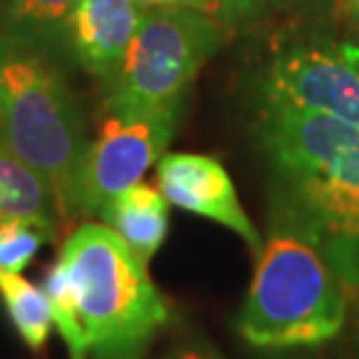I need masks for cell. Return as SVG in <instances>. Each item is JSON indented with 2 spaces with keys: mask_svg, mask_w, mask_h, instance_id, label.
I'll return each instance as SVG.
<instances>
[{
  "mask_svg": "<svg viewBox=\"0 0 359 359\" xmlns=\"http://www.w3.org/2000/svg\"><path fill=\"white\" fill-rule=\"evenodd\" d=\"M257 135L273 170V224L311 241L359 304V128L262 105Z\"/></svg>",
  "mask_w": 359,
  "mask_h": 359,
  "instance_id": "cell-1",
  "label": "cell"
},
{
  "mask_svg": "<svg viewBox=\"0 0 359 359\" xmlns=\"http://www.w3.org/2000/svg\"><path fill=\"white\" fill-rule=\"evenodd\" d=\"M56 264L68 278L77 325L96 359H138L168 322V304L145 262L105 224L77 226Z\"/></svg>",
  "mask_w": 359,
  "mask_h": 359,
  "instance_id": "cell-2",
  "label": "cell"
},
{
  "mask_svg": "<svg viewBox=\"0 0 359 359\" xmlns=\"http://www.w3.org/2000/svg\"><path fill=\"white\" fill-rule=\"evenodd\" d=\"M0 140L49 187L59 219H75L87 152L82 114L45 56L0 35Z\"/></svg>",
  "mask_w": 359,
  "mask_h": 359,
  "instance_id": "cell-3",
  "label": "cell"
},
{
  "mask_svg": "<svg viewBox=\"0 0 359 359\" xmlns=\"http://www.w3.org/2000/svg\"><path fill=\"white\" fill-rule=\"evenodd\" d=\"M350 299L327 257L301 233L273 224L238 332L257 348H308L346 327Z\"/></svg>",
  "mask_w": 359,
  "mask_h": 359,
  "instance_id": "cell-4",
  "label": "cell"
},
{
  "mask_svg": "<svg viewBox=\"0 0 359 359\" xmlns=\"http://www.w3.org/2000/svg\"><path fill=\"white\" fill-rule=\"evenodd\" d=\"M224 28L191 7H149L105 100L107 114L149 112L182 103L187 87L215 56Z\"/></svg>",
  "mask_w": 359,
  "mask_h": 359,
  "instance_id": "cell-5",
  "label": "cell"
},
{
  "mask_svg": "<svg viewBox=\"0 0 359 359\" xmlns=\"http://www.w3.org/2000/svg\"><path fill=\"white\" fill-rule=\"evenodd\" d=\"M262 105L292 107L359 128V45L320 31H292L273 47Z\"/></svg>",
  "mask_w": 359,
  "mask_h": 359,
  "instance_id": "cell-6",
  "label": "cell"
},
{
  "mask_svg": "<svg viewBox=\"0 0 359 359\" xmlns=\"http://www.w3.org/2000/svg\"><path fill=\"white\" fill-rule=\"evenodd\" d=\"M182 103L133 114H107L84 152L75 189L77 215H98L114 194L138 184L177 131Z\"/></svg>",
  "mask_w": 359,
  "mask_h": 359,
  "instance_id": "cell-7",
  "label": "cell"
},
{
  "mask_svg": "<svg viewBox=\"0 0 359 359\" xmlns=\"http://www.w3.org/2000/svg\"><path fill=\"white\" fill-rule=\"evenodd\" d=\"M156 182L168 203L231 229L255 252H262V236L243 210L231 177L217 159L205 154H166L156 166Z\"/></svg>",
  "mask_w": 359,
  "mask_h": 359,
  "instance_id": "cell-8",
  "label": "cell"
},
{
  "mask_svg": "<svg viewBox=\"0 0 359 359\" xmlns=\"http://www.w3.org/2000/svg\"><path fill=\"white\" fill-rule=\"evenodd\" d=\"M145 14L133 0H75L68 19V45L84 70L100 80L117 77Z\"/></svg>",
  "mask_w": 359,
  "mask_h": 359,
  "instance_id": "cell-9",
  "label": "cell"
},
{
  "mask_svg": "<svg viewBox=\"0 0 359 359\" xmlns=\"http://www.w3.org/2000/svg\"><path fill=\"white\" fill-rule=\"evenodd\" d=\"M100 219L112 229L140 262H149L168 233V201L154 187L133 184L114 194L100 208Z\"/></svg>",
  "mask_w": 359,
  "mask_h": 359,
  "instance_id": "cell-10",
  "label": "cell"
},
{
  "mask_svg": "<svg viewBox=\"0 0 359 359\" xmlns=\"http://www.w3.org/2000/svg\"><path fill=\"white\" fill-rule=\"evenodd\" d=\"M75 0H5L3 38L38 49L68 45V19Z\"/></svg>",
  "mask_w": 359,
  "mask_h": 359,
  "instance_id": "cell-11",
  "label": "cell"
},
{
  "mask_svg": "<svg viewBox=\"0 0 359 359\" xmlns=\"http://www.w3.org/2000/svg\"><path fill=\"white\" fill-rule=\"evenodd\" d=\"M17 219H42L56 224L59 215L49 187L0 140V224Z\"/></svg>",
  "mask_w": 359,
  "mask_h": 359,
  "instance_id": "cell-12",
  "label": "cell"
},
{
  "mask_svg": "<svg viewBox=\"0 0 359 359\" xmlns=\"http://www.w3.org/2000/svg\"><path fill=\"white\" fill-rule=\"evenodd\" d=\"M0 297L21 339L33 350H40L47 343L49 329H52V311H49L45 292L21 278V273L0 271Z\"/></svg>",
  "mask_w": 359,
  "mask_h": 359,
  "instance_id": "cell-13",
  "label": "cell"
},
{
  "mask_svg": "<svg viewBox=\"0 0 359 359\" xmlns=\"http://www.w3.org/2000/svg\"><path fill=\"white\" fill-rule=\"evenodd\" d=\"M56 224L42 219H17L0 224V271L21 273L45 243L54 241Z\"/></svg>",
  "mask_w": 359,
  "mask_h": 359,
  "instance_id": "cell-14",
  "label": "cell"
},
{
  "mask_svg": "<svg viewBox=\"0 0 359 359\" xmlns=\"http://www.w3.org/2000/svg\"><path fill=\"white\" fill-rule=\"evenodd\" d=\"M219 3V24L226 31L245 26L248 21L257 19L262 14L259 0H217Z\"/></svg>",
  "mask_w": 359,
  "mask_h": 359,
  "instance_id": "cell-15",
  "label": "cell"
},
{
  "mask_svg": "<svg viewBox=\"0 0 359 359\" xmlns=\"http://www.w3.org/2000/svg\"><path fill=\"white\" fill-rule=\"evenodd\" d=\"M262 12H278V14H297V12H306L308 7L318 5V0H259Z\"/></svg>",
  "mask_w": 359,
  "mask_h": 359,
  "instance_id": "cell-16",
  "label": "cell"
},
{
  "mask_svg": "<svg viewBox=\"0 0 359 359\" xmlns=\"http://www.w3.org/2000/svg\"><path fill=\"white\" fill-rule=\"evenodd\" d=\"M163 359H222L217 353H212V350L208 348H201V346H187L182 350H177V353L163 357Z\"/></svg>",
  "mask_w": 359,
  "mask_h": 359,
  "instance_id": "cell-17",
  "label": "cell"
},
{
  "mask_svg": "<svg viewBox=\"0 0 359 359\" xmlns=\"http://www.w3.org/2000/svg\"><path fill=\"white\" fill-rule=\"evenodd\" d=\"M336 10L341 12V17L350 21L355 28H359V0H334Z\"/></svg>",
  "mask_w": 359,
  "mask_h": 359,
  "instance_id": "cell-18",
  "label": "cell"
},
{
  "mask_svg": "<svg viewBox=\"0 0 359 359\" xmlns=\"http://www.w3.org/2000/svg\"><path fill=\"white\" fill-rule=\"evenodd\" d=\"M189 7L191 10H198V12L208 14V17H212L219 24V3L217 0H189Z\"/></svg>",
  "mask_w": 359,
  "mask_h": 359,
  "instance_id": "cell-19",
  "label": "cell"
},
{
  "mask_svg": "<svg viewBox=\"0 0 359 359\" xmlns=\"http://www.w3.org/2000/svg\"><path fill=\"white\" fill-rule=\"evenodd\" d=\"M140 7H189V0H133Z\"/></svg>",
  "mask_w": 359,
  "mask_h": 359,
  "instance_id": "cell-20",
  "label": "cell"
},
{
  "mask_svg": "<svg viewBox=\"0 0 359 359\" xmlns=\"http://www.w3.org/2000/svg\"><path fill=\"white\" fill-rule=\"evenodd\" d=\"M5 5V0H0V7H3Z\"/></svg>",
  "mask_w": 359,
  "mask_h": 359,
  "instance_id": "cell-21",
  "label": "cell"
}]
</instances>
